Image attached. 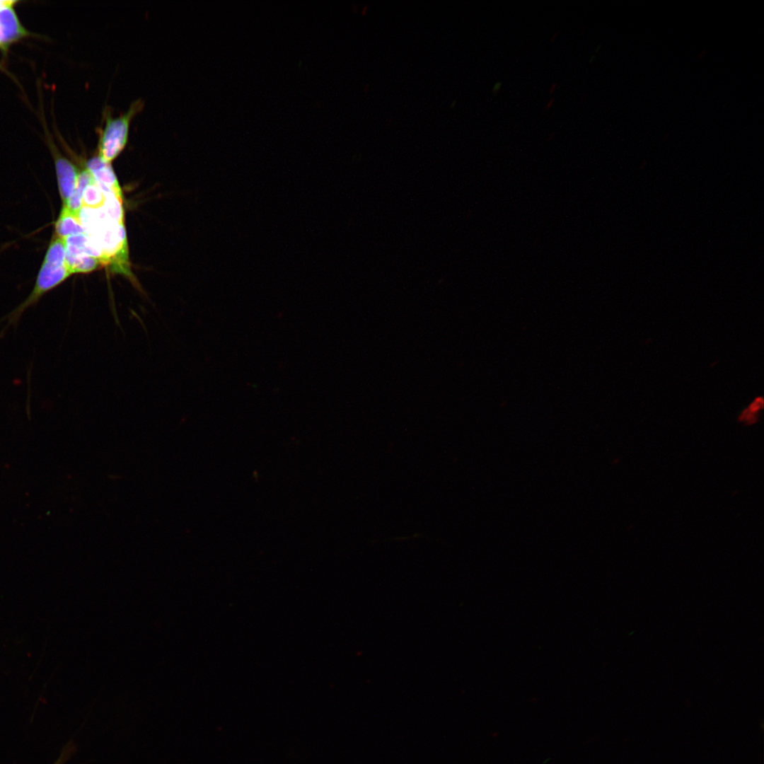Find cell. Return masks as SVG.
Segmentation results:
<instances>
[{
    "label": "cell",
    "instance_id": "obj_1",
    "mask_svg": "<svg viewBox=\"0 0 764 764\" xmlns=\"http://www.w3.org/2000/svg\"><path fill=\"white\" fill-rule=\"evenodd\" d=\"M66 263L65 239L54 235L47 248L33 290L28 296L0 321L8 325L18 323L24 312L35 306L47 293L58 286L71 275Z\"/></svg>",
    "mask_w": 764,
    "mask_h": 764
},
{
    "label": "cell",
    "instance_id": "obj_2",
    "mask_svg": "<svg viewBox=\"0 0 764 764\" xmlns=\"http://www.w3.org/2000/svg\"><path fill=\"white\" fill-rule=\"evenodd\" d=\"M144 106V100L138 98L118 116H112L110 107L104 108L102 113L103 125L96 129L98 133V156L105 161L111 163L120 155L128 141L131 122L141 111Z\"/></svg>",
    "mask_w": 764,
    "mask_h": 764
},
{
    "label": "cell",
    "instance_id": "obj_3",
    "mask_svg": "<svg viewBox=\"0 0 764 764\" xmlns=\"http://www.w3.org/2000/svg\"><path fill=\"white\" fill-rule=\"evenodd\" d=\"M54 163L59 191L64 204L75 191L79 172L69 159L57 152L54 153Z\"/></svg>",
    "mask_w": 764,
    "mask_h": 764
},
{
    "label": "cell",
    "instance_id": "obj_4",
    "mask_svg": "<svg viewBox=\"0 0 764 764\" xmlns=\"http://www.w3.org/2000/svg\"><path fill=\"white\" fill-rule=\"evenodd\" d=\"M86 168L93 175L96 183L103 192H111L117 196L122 197V191L111 166V163L105 161L97 155L87 161Z\"/></svg>",
    "mask_w": 764,
    "mask_h": 764
},
{
    "label": "cell",
    "instance_id": "obj_5",
    "mask_svg": "<svg viewBox=\"0 0 764 764\" xmlns=\"http://www.w3.org/2000/svg\"><path fill=\"white\" fill-rule=\"evenodd\" d=\"M27 35L21 25L12 6L0 8V43L5 47L10 43Z\"/></svg>",
    "mask_w": 764,
    "mask_h": 764
},
{
    "label": "cell",
    "instance_id": "obj_6",
    "mask_svg": "<svg viewBox=\"0 0 764 764\" xmlns=\"http://www.w3.org/2000/svg\"><path fill=\"white\" fill-rule=\"evenodd\" d=\"M65 239L66 256L88 255L100 260L103 265V253L91 238L84 233L69 236Z\"/></svg>",
    "mask_w": 764,
    "mask_h": 764
},
{
    "label": "cell",
    "instance_id": "obj_7",
    "mask_svg": "<svg viewBox=\"0 0 764 764\" xmlns=\"http://www.w3.org/2000/svg\"><path fill=\"white\" fill-rule=\"evenodd\" d=\"M83 233L78 214L62 207L55 224L54 235L62 238Z\"/></svg>",
    "mask_w": 764,
    "mask_h": 764
},
{
    "label": "cell",
    "instance_id": "obj_8",
    "mask_svg": "<svg viewBox=\"0 0 764 764\" xmlns=\"http://www.w3.org/2000/svg\"><path fill=\"white\" fill-rule=\"evenodd\" d=\"M66 263L72 274L75 273H88L97 269L100 265H102L100 259L88 255L66 256Z\"/></svg>",
    "mask_w": 764,
    "mask_h": 764
},
{
    "label": "cell",
    "instance_id": "obj_9",
    "mask_svg": "<svg viewBox=\"0 0 764 764\" xmlns=\"http://www.w3.org/2000/svg\"><path fill=\"white\" fill-rule=\"evenodd\" d=\"M105 200V194L95 180L88 185L82 192V207L93 209L100 208Z\"/></svg>",
    "mask_w": 764,
    "mask_h": 764
},
{
    "label": "cell",
    "instance_id": "obj_10",
    "mask_svg": "<svg viewBox=\"0 0 764 764\" xmlns=\"http://www.w3.org/2000/svg\"><path fill=\"white\" fill-rule=\"evenodd\" d=\"M763 408V397H757L740 414L738 420L746 425H751L758 419L760 411Z\"/></svg>",
    "mask_w": 764,
    "mask_h": 764
},
{
    "label": "cell",
    "instance_id": "obj_11",
    "mask_svg": "<svg viewBox=\"0 0 764 764\" xmlns=\"http://www.w3.org/2000/svg\"><path fill=\"white\" fill-rule=\"evenodd\" d=\"M16 3H17L16 1H2V0H0V8H3V7H6V6H13V4H15Z\"/></svg>",
    "mask_w": 764,
    "mask_h": 764
},
{
    "label": "cell",
    "instance_id": "obj_12",
    "mask_svg": "<svg viewBox=\"0 0 764 764\" xmlns=\"http://www.w3.org/2000/svg\"><path fill=\"white\" fill-rule=\"evenodd\" d=\"M500 86H501L500 83H499V84L497 83L494 87V90L497 91L499 89Z\"/></svg>",
    "mask_w": 764,
    "mask_h": 764
},
{
    "label": "cell",
    "instance_id": "obj_13",
    "mask_svg": "<svg viewBox=\"0 0 764 764\" xmlns=\"http://www.w3.org/2000/svg\"><path fill=\"white\" fill-rule=\"evenodd\" d=\"M0 47H1V43H0Z\"/></svg>",
    "mask_w": 764,
    "mask_h": 764
}]
</instances>
